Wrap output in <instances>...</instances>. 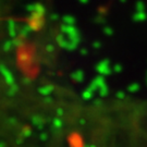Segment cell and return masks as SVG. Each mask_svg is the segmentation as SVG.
Masks as SVG:
<instances>
[]
</instances>
